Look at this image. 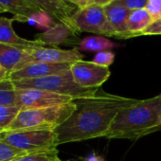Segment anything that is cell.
Masks as SVG:
<instances>
[{"label":"cell","mask_w":161,"mask_h":161,"mask_svg":"<svg viewBox=\"0 0 161 161\" xmlns=\"http://www.w3.org/2000/svg\"><path fill=\"white\" fill-rule=\"evenodd\" d=\"M0 7L5 9L7 13L13 14L14 21L24 23H27L33 14L42 11L30 0H0Z\"/></svg>","instance_id":"2e32d148"},{"label":"cell","mask_w":161,"mask_h":161,"mask_svg":"<svg viewBox=\"0 0 161 161\" xmlns=\"http://www.w3.org/2000/svg\"><path fill=\"white\" fill-rule=\"evenodd\" d=\"M103 9L109 23L115 31V38L130 39L131 36L128 31V17L132 11L115 2L103 7Z\"/></svg>","instance_id":"5bb4252c"},{"label":"cell","mask_w":161,"mask_h":161,"mask_svg":"<svg viewBox=\"0 0 161 161\" xmlns=\"http://www.w3.org/2000/svg\"><path fill=\"white\" fill-rule=\"evenodd\" d=\"M160 116H161V115H160Z\"/></svg>","instance_id":"d6a6232c"},{"label":"cell","mask_w":161,"mask_h":161,"mask_svg":"<svg viewBox=\"0 0 161 161\" xmlns=\"http://www.w3.org/2000/svg\"><path fill=\"white\" fill-rule=\"evenodd\" d=\"M153 18L147 9L132 11L128 17V31L131 38L141 36V33L153 23Z\"/></svg>","instance_id":"e0dca14e"},{"label":"cell","mask_w":161,"mask_h":161,"mask_svg":"<svg viewBox=\"0 0 161 161\" xmlns=\"http://www.w3.org/2000/svg\"><path fill=\"white\" fill-rule=\"evenodd\" d=\"M146 9L153 21L161 18V0H148Z\"/></svg>","instance_id":"484cf974"},{"label":"cell","mask_w":161,"mask_h":161,"mask_svg":"<svg viewBox=\"0 0 161 161\" xmlns=\"http://www.w3.org/2000/svg\"><path fill=\"white\" fill-rule=\"evenodd\" d=\"M70 72L77 85L88 89L101 88L111 75L109 67L84 60L71 64Z\"/></svg>","instance_id":"52a82bcc"},{"label":"cell","mask_w":161,"mask_h":161,"mask_svg":"<svg viewBox=\"0 0 161 161\" xmlns=\"http://www.w3.org/2000/svg\"><path fill=\"white\" fill-rule=\"evenodd\" d=\"M14 20L7 17H0V43L10 45L13 47L30 49L38 47H47L43 43L37 40H28L22 38L16 34L13 28V22Z\"/></svg>","instance_id":"9a60e30c"},{"label":"cell","mask_w":161,"mask_h":161,"mask_svg":"<svg viewBox=\"0 0 161 161\" xmlns=\"http://www.w3.org/2000/svg\"><path fill=\"white\" fill-rule=\"evenodd\" d=\"M0 106H16V91L10 78L0 82Z\"/></svg>","instance_id":"d6986e66"},{"label":"cell","mask_w":161,"mask_h":161,"mask_svg":"<svg viewBox=\"0 0 161 161\" xmlns=\"http://www.w3.org/2000/svg\"><path fill=\"white\" fill-rule=\"evenodd\" d=\"M32 63L29 49H24L0 43V64L9 74L24 68Z\"/></svg>","instance_id":"4fadbf2b"},{"label":"cell","mask_w":161,"mask_h":161,"mask_svg":"<svg viewBox=\"0 0 161 161\" xmlns=\"http://www.w3.org/2000/svg\"><path fill=\"white\" fill-rule=\"evenodd\" d=\"M17 106H0V133L6 131L19 113Z\"/></svg>","instance_id":"44dd1931"},{"label":"cell","mask_w":161,"mask_h":161,"mask_svg":"<svg viewBox=\"0 0 161 161\" xmlns=\"http://www.w3.org/2000/svg\"><path fill=\"white\" fill-rule=\"evenodd\" d=\"M75 30L80 32H90L107 37H115L113 31L103 7L89 5L77 9L71 16Z\"/></svg>","instance_id":"8992f818"},{"label":"cell","mask_w":161,"mask_h":161,"mask_svg":"<svg viewBox=\"0 0 161 161\" xmlns=\"http://www.w3.org/2000/svg\"><path fill=\"white\" fill-rule=\"evenodd\" d=\"M29 52L32 62H44L50 64H73L83 60L84 55L77 47L71 49H62L58 47H38L30 48Z\"/></svg>","instance_id":"9c48e42d"},{"label":"cell","mask_w":161,"mask_h":161,"mask_svg":"<svg viewBox=\"0 0 161 161\" xmlns=\"http://www.w3.org/2000/svg\"><path fill=\"white\" fill-rule=\"evenodd\" d=\"M78 32L70 27L57 22L53 27L36 35L35 40L43 43L45 46H58V45H73L79 46L80 43Z\"/></svg>","instance_id":"8fae6325"},{"label":"cell","mask_w":161,"mask_h":161,"mask_svg":"<svg viewBox=\"0 0 161 161\" xmlns=\"http://www.w3.org/2000/svg\"><path fill=\"white\" fill-rule=\"evenodd\" d=\"M115 60V53L112 51H101L98 52L94 59H93V63L103 65V66H107L109 67V65H111L113 64Z\"/></svg>","instance_id":"cb8c5ba5"},{"label":"cell","mask_w":161,"mask_h":161,"mask_svg":"<svg viewBox=\"0 0 161 161\" xmlns=\"http://www.w3.org/2000/svg\"><path fill=\"white\" fill-rule=\"evenodd\" d=\"M117 45L103 36H87L80 41L78 49L84 51H109Z\"/></svg>","instance_id":"ac0fdd59"},{"label":"cell","mask_w":161,"mask_h":161,"mask_svg":"<svg viewBox=\"0 0 161 161\" xmlns=\"http://www.w3.org/2000/svg\"><path fill=\"white\" fill-rule=\"evenodd\" d=\"M161 94L121 108L104 137L137 139L161 130Z\"/></svg>","instance_id":"7a4b0ae2"},{"label":"cell","mask_w":161,"mask_h":161,"mask_svg":"<svg viewBox=\"0 0 161 161\" xmlns=\"http://www.w3.org/2000/svg\"><path fill=\"white\" fill-rule=\"evenodd\" d=\"M13 84L16 89L33 88L56 93L59 95L72 97L74 99L93 96L100 89H88L80 86L73 80L70 70L61 74L50 75L37 79L13 80Z\"/></svg>","instance_id":"277c9868"},{"label":"cell","mask_w":161,"mask_h":161,"mask_svg":"<svg viewBox=\"0 0 161 161\" xmlns=\"http://www.w3.org/2000/svg\"><path fill=\"white\" fill-rule=\"evenodd\" d=\"M143 35H161V18L153 21V23L141 33Z\"/></svg>","instance_id":"4316f807"},{"label":"cell","mask_w":161,"mask_h":161,"mask_svg":"<svg viewBox=\"0 0 161 161\" xmlns=\"http://www.w3.org/2000/svg\"><path fill=\"white\" fill-rule=\"evenodd\" d=\"M0 139L27 153L57 149L58 142L54 131L13 130L0 133Z\"/></svg>","instance_id":"5b68a950"},{"label":"cell","mask_w":161,"mask_h":161,"mask_svg":"<svg viewBox=\"0 0 161 161\" xmlns=\"http://www.w3.org/2000/svg\"><path fill=\"white\" fill-rule=\"evenodd\" d=\"M16 106L20 108V110H28V109H36L42 107H49L59 104L67 103L73 102L74 98L59 95L56 93L33 89V88H26V89H16Z\"/></svg>","instance_id":"ba28073f"},{"label":"cell","mask_w":161,"mask_h":161,"mask_svg":"<svg viewBox=\"0 0 161 161\" xmlns=\"http://www.w3.org/2000/svg\"><path fill=\"white\" fill-rule=\"evenodd\" d=\"M136 101L107 93L102 87L93 96L74 100V112L54 130L58 145L104 137L119 111Z\"/></svg>","instance_id":"6da1fadb"},{"label":"cell","mask_w":161,"mask_h":161,"mask_svg":"<svg viewBox=\"0 0 161 161\" xmlns=\"http://www.w3.org/2000/svg\"><path fill=\"white\" fill-rule=\"evenodd\" d=\"M3 13H7V12H6V10H5V9H3V8L0 7V14H3Z\"/></svg>","instance_id":"1f68e13d"},{"label":"cell","mask_w":161,"mask_h":161,"mask_svg":"<svg viewBox=\"0 0 161 161\" xmlns=\"http://www.w3.org/2000/svg\"><path fill=\"white\" fill-rule=\"evenodd\" d=\"M71 64H50L44 62H32L24 68L10 74L12 80H29L61 74L70 70Z\"/></svg>","instance_id":"30bf717a"},{"label":"cell","mask_w":161,"mask_h":161,"mask_svg":"<svg viewBox=\"0 0 161 161\" xmlns=\"http://www.w3.org/2000/svg\"><path fill=\"white\" fill-rule=\"evenodd\" d=\"M30 1H31L40 10L48 14L54 20L70 27L78 32L75 30L71 19L72 14L77 10L75 6L69 4L65 0H30Z\"/></svg>","instance_id":"7c38bea8"},{"label":"cell","mask_w":161,"mask_h":161,"mask_svg":"<svg viewBox=\"0 0 161 161\" xmlns=\"http://www.w3.org/2000/svg\"><path fill=\"white\" fill-rule=\"evenodd\" d=\"M115 1H116V0H90L89 5H96V6L105 7L107 5L112 4Z\"/></svg>","instance_id":"f1b7e54d"},{"label":"cell","mask_w":161,"mask_h":161,"mask_svg":"<svg viewBox=\"0 0 161 161\" xmlns=\"http://www.w3.org/2000/svg\"><path fill=\"white\" fill-rule=\"evenodd\" d=\"M9 76H10L9 72L1 64H0V82H1V80H3L8 79Z\"/></svg>","instance_id":"f546056e"},{"label":"cell","mask_w":161,"mask_h":161,"mask_svg":"<svg viewBox=\"0 0 161 161\" xmlns=\"http://www.w3.org/2000/svg\"><path fill=\"white\" fill-rule=\"evenodd\" d=\"M69 4L75 6L77 9H80L86 6H89V1L90 0H65Z\"/></svg>","instance_id":"83f0119b"},{"label":"cell","mask_w":161,"mask_h":161,"mask_svg":"<svg viewBox=\"0 0 161 161\" xmlns=\"http://www.w3.org/2000/svg\"><path fill=\"white\" fill-rule=\"evenodd\" d=\"M115 3L122 5L130 11H136L145 9L148 4V0H116Z\"/></svg>","instance_id":"d4e9b609"},{"label":"cell","mask_w":161,"mask_h":161,"mask_svg":"<svg viewBox=\"0 0 161 161\" xmlns=\"http://www.w3.org/2000/svg\"><path fill=\"white\" fill-rule=\"evenodd\" d=\"M27 23L31 24V25H34L36 26L38 29H44V30H48L51 27H53L56 22L54 21V19L47 13L41 11L35 14H33L31 17H30L27 21Z\"/></svg>","instance_id":"603a6c76"},{"label":"cell","mask_w":161,"mask_h":161,"mask_svg":"<svg viewBox=\"0 0 161 161\" xmlns=\"http://www.w3.org/2000/svg\"><path fill=\"white\" fill-rule=\"evenodd\" d=\"M25 154L27 153L0 139V161H14Z\"/></svg>","instance_id":"7402d4cb"},{"label":"cell","mask_w":161,"mask_h":161,"mask_svg":"<svg viewBox=\"0 0 161 161\" xmlns=\"http://www.w3.org/2000/svg\"><path fill=\"white\" fill-rule=\"evenodd\" d=\"M86 161H104L103 157L101 155H96V154H92L91 156H89Z\"/></svg>","instance_id":"4dcf8cb0"},{"label":"cell","mask_w":161,"mask_h":161,"mask_svg":"<svg viewBox=\"0 0 161 161\" xmlns=\"http://www.w3.org/2000/svg\"><path fill=\"white\" fill-rule=\"evenodd\" d=\"M75 102L36 109L20 110L6 131L47 130L54 131L74 112Z\"/></svg>","instance_id":"3957f363"},{"label":"cell","mask_w":161,"mask_h":161,"mask_svg":"<svg viewBox=\"0 0 161 161\" xmlns=\"http://www.w3.org/2000/svg\"><path fill=\"white\" fill-rule=\"evenodd\" d=\"M58 150L43 151L27 153L14 161H62L58 155Z\"/></svg>","instance_id":"ffe728a7"}]
</instances>
